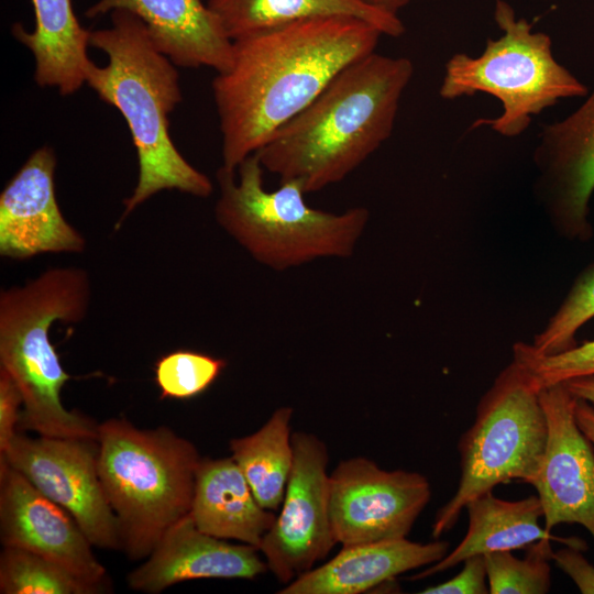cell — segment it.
I'll return each instance as SVG.
<instances>
[{"instance_id":"11","label":"cell","mask_w":594,"mask_h":594,"mask_svg":"<svg viewBox=\"0 0 594 594\" xmlns=\"http://www.w3.org/2000/svg\"><path fill=\"white\" fill-rule=\"evenodd\" d=\"M292 442L294 463L279 513L258 547L268 570L286 584L337 544L329 517L327 446L305 431L294 432Z\"/></svg>"},{"instance_id":"5","label":"cell","mask_w":594,"mask_h":594,"mask_svg":"<svg viewBox=\"0 0 594 594\" xmlns=\"http://www.w3.org/2000/svg\"><path fill=\"white\" fill-rule=\"evenodd\" d=\"M264 172L255 153L237 172H217L216 220L252 258L283 272L354 253L370 220L365 207L340 213L312 208L298 182H279L278 188L267 190Z\"/></svg>"},{"instance_id":"6","label":"cell","mask_w":594,"mask_h":594,"mask_svg":"<svg viewBox=\"0 0 594 594\" xmlns=\"http://www.w3.org/2000/svg\"><path fill=\"white\" fill-rule=\"evenodd\" d=\"M98 472L129 558H147L190 512L200 455L166 427L140 429L112 418L98 428Z\"/></svg>"},{"instance_id":"4","label":"cell","mask_w":594,"mask_h":594,"mask_svg":"<svg viewBox=\"0 0 594 594\" xmlns=\"http://www.w3.org/2000/svg\"><path fill=\"white\" fill-rule=\"evenodd\" d=\"M88 274L55 267L0 294V369L18 385L23 409L19 429L56 438L98 439L99 425L68 410L61 391L72 378L50 339L54 322L81 321L90 301Z\"/></svg>"},{"instance_id":"17","label":"cell","mask_w":594,"mask_h":594,"mask_svg":"<svg viewBox=\"0 0 594 594\" xmlns=\"http://www.w3.org/2000/svg\"><path fill=\"white\" fill-rule=\"evenodd\" d=\"M116 10L136 15L160 52L176 66L226 72L233 61V41L204 0H98L86 11L96 18Z\"/></svg>"},{"instance_id":"1","label":"cell","mask_w":594,"mask_h":594,"mask_svg":"<svg viewBox=\"0 0 594 594\" xmlns=\"http://www.w3.org/2000/svg\"><path fill=\"white\" fill-rule=\"evenodd\" d=\"M382 35L364 20L328 15L234 40L230 68L212 80L222 138L221 167L237 172L343 68L375 52Z\"/></svg>"},{"instance_id":"21","label":"cell","mask_w":594,"mask_h":594,"mask_svg":"<svg viewBox=\"0 0 594 594\" xmlns=\"http://www.w3.org/2000/svg\"><path fill=\"white\" fill-rule=\"evenodd\" d=\"M35 26L28 32L21 23L12 26L14 37L35 59L34 79L41 87H54L72 95L86 82L90 31L78 21L72 0H31Z\"/></svg>"},{"instance_id":"2","label":"cell","mask_w":594,"mask_h":594,"mask_svg":"<svg viewBox=\"0 0 594 594\" xmlns=\"http://www.w3.org/2000/svg\"><path fill=\"white\" fill-rule=\"evenodd\" d=\"M413 75L407 57L354 61L255 152L261 165L306 194L342 182L391 136Z\"/></svg>"},{"instance_id":"27","label":"cell","mask_w":594,"mask_h":594,"mask_svg":"<svg viewBox=\"0 0 594 594\" xmlns=\"http://www.w3.org/2000/svg\"><path fill=\"white\" fill-rule=\"evenodd\" d=\"M227 362L193 350H176L155 363V382L161 398L188 399L208 389Z\"/></svg>"},{"instance_id":"23","label":"cell","mask_w":594,"mask_h":594,"mask_svg":"<svg viewBox=\"0 0 594 594\" xmlns=\"http://www.w3.org/2000/svg\"><path fill=\"white\" fill-rule=\"evenodd\" d=\"M293 408H277L255 432L230 441L231 458L265 509L280 507L294 463Z\"/></svg>"},{"instance_id":"13","label":"cell","mask_w":594,"mask_h":594,"mask_svg":"<svg viewBox=\"0 0 594 594\" xmlns=\"http://www.w3.org/2000/svg\"><path fill=\"white\" fill-rule=\"evenodd\" d=\"M547 442L531 484L542 507L544 529L579 524L594 539V447L576 424V397L563 384L540 389Z\"/></svg>"},{"instance_id":"22","label":"cell","mask_w":594,"mask_h":594,"mask_svg":"<svg viewBox=\"0 0 594 594\" xmlns=\"http://www.w3.org/2000/svg\"><path fill=\"white\" fill-rule=\"evenodd\" d=\"M232 40L301 19L344 15L361 19L383 35L398 37L405 26L398 15L384 13L360 0H208Z\"/></svg>"},{"instance_id":"8","label":"cell","mask_w":594,"mask_h":594,"mask_svg":"<svg viewBox=\"0 0 594 594\" xmlns=\"http://www.w3.org/2000/svg\"><path fill=\"white\" fill-rule=\"evenodd\" d=\"M547 442L540 388L530 372L513 361L482 395L475 418L458 443L461 476L453 496L435 516L431 536L439 539L458 522L466 504L497 485H531Z\"/></svg>"},{"instance_id":"18","label":"cell","mask_w":594,"mask_h":594,"mask_svg":"<svg viewBox=\"0 0 594 594\" xmlns=\"http://www.w3.org/2000/svg\"><path fill=\"white\" fill-rule=\"evenodd\" d=\"M446 540L421 543L406 538L343 546L328 562L299 575L279 594H360L396 576L440 561Z\"/></svg>"},{"instance_id":"14","label":"cell","mask_w":594,"mask_h":594,"mask_svg":"<svg viewBox=\"0 0 594 594\" xmlns=\"http://www.w3.org/2000/svg\"><path fill=\"white\" fill-rule=\"evenodd\" d=\"M0 538L3 547L45 557L106 588L107 571L73 516L7 463H0Z\"/></svg>"},{"instance_id":"12","label":"cell","mask_w":594,"mask_h":594,"mask_svg":"<svg viewBox=\"0 0 594 594\" xmlns=\"http://www.w3.org/2000/svg\"><path fill=\"white\" fill-rule=\"evenodd\" d=\"M534 162L536 196L553 229L566 240L588 241L593 235L594 89L570 116L542 128Z\"/></svg>"},{"instance_id":"31","label":"cell","mask_w":594,"mask_h":594,"mask_svg":"<svg viewBox=\"0 0 594 594\" xmlns=\"http://www.w3.org/2000/svg\"><path fill=\"white\" fill-rule=\"evenodd\" d=\"M551 560L574 582L582 594H594V565L586 560L581 549L566 546L553 551Z\"/></svg>"},{"instance_id":"9","label":"cell","mask_w":594,"mask_h":594,"mask_svg":"<svg viewBox=\"0 0 594 594\" xmlns=\"http://www.w3.org/2000/svg\"><path fill=\"white\" fill-rule=\"evenodd\" d=\"M98 452V439L18 432L0 463L68 512L94 547L122 549L118 520L99 477Z\"/></svg>"},{"instance_id":"32","label":"cell","mask_w":594,"mask_h":594,"mask_svg":"<svg viewBox=\"0 0 594 594\" xmlns=\"http://www.w3.org/2000/svg\"><path fill=\"white\" fill-rule=\"evenodd\" d=\"M574 415L579 428L594 447V406L576 397Z\"/></svg>"},{"instance_id":"28","label":"cell","mask_w":594,"mask_h":594,"mask_svg":"<svg viewBox=\"0 0 594 594\" xmlns=\"http://www.w3.org/2000/svg\"><path fill=\"white\" fill-rule=\"evenodd\" d=\"M513 359L522 364L541 389L569 380L594 375V339L550 355H537L526 342H516Z\"/></svg>"},{"instance_id":"26","label":"cell","mask_w":594,"mask_h":594,"mask_svg":"<svg viewBox=\"0 0 594 594\" xmlns=\"http://www.w3.org/2000/svg\"><path fill=\"white\" fill-rule=\"evenodd\" d=\"M592 318L594 262L579 273L562 302L528 346L537 355L565 351L576 344V332Z\"/></svg>"},{"instance_id":"16","label":"cell","mask_w":594,"mask_h":594,"mask_svg":"<svg viewBox=\"0 0 594 594\" xmlns=\"http://www.w3.org/2000/svg\"><path fill=\"white\" fill-rule=\"evenodd\" d=\"M251 544H232L199 530L189 514L173 524L146 561L129 573L128 585L156 594L199 579H255L268 568Z\"/></svg>"},{"instance_id":"29","label":"cell","mask_w":594,"mask_h":594,"mask_svg":"<svg viewBox=\"0 0 594 594\" xmlns=\"http://www.w3.org/2000/svg\"><path fill=\"white\" fill-rule=\"evenodd\" d=\"M462 570L453 578L424 588L422 594H487L490 593L485 558L477 554L465 559Z\"/></svg>"},{"instance_id":"7","label":"cell","mask_w":594,"mask_h":594,"mask_svg":"<svg viewBox=\"0 0 594 594\" xmlns=\"http://www.w3.org/2000/svg\"><path fill=\"white\" fill-rule=\"evenodd\" d=\"M494 18L503 35L488 38L479 56H451L439 96L446 100L477 92L495 97L502 103L501 116L479 119L472 128L487 125L502 136L515 138L529 128L534 116L560 99L586 96L587 88L556 61L550 36L532 32V25L516 19L507 2L496 0Z\"/></svg>"},{"instance_id":"34","label":"cell","mask_w":594,"mask_h":594,"mask_svg":"<svg viewBox=\"0 0 594 594\" xmlns=\"http://www.w3.org/2000/svg\"><path fill=\"white\" fill-rule=\"evenodd\" d=\"M366 6L384 13L397 15L398 12L408 6L413 0H360Z\"/></svg>"},{"instance_id":"20","label":"cell","mask_w":594,"mask_h":594,"mask_svg":"<svg viewBox=\"0 0 594 594\" xmlns=\"http://www.w3.org/2000/svg\"><path fill=\"white\" fill-rule=\"evenodd\" d=\"M189 516L208 535L257 549L276 518L274 512L258 504L231 457L201 458Z\"/></svg>"},{"instance_id":"15","label":"cell","mask_w":594,"mask_h":594,"mask_svg":"<svg viewBox=\"0 0 594 594\" xmlns=\"http://www.w3.org/2000/svg\"><path fill=\"white\" fill-rule=\"evenodd\" d=\"M56 156L34 151L0 195V255L25 260L44 253H81L84 237L64 218L55 196Z\"/></svg>"},{"instance_id":"30","label":"cell","mask_w":594,"mask_h":594,"mask_svg":"<svg viewBox=\"0 0 594 594\" xmlns=\"http://www.w3.org/2000/svg\"><path fill=\"white\" fill-rule=\"evenodd\" d=\"M23 405L22 394L12 377L0 369V455L9 449L16 436Z\"/></svg>"},{"instance_id":"19","label":"cell","mask_w":594,"mask_h":594,"mask_svg":"<svg viewBox=\"0 0 594 594\" xmlns=\"http://www.w3.org/2000/svg\"><path fill=\"white\" fill-rule=\"evenodd\" d=\"M469 527L460 543L440 561L409 578L418 581L444 572L465 559L494 551L526 549L539 540H556L581 549L585 542L578 539L559 538L540 526L542 507L537 495L522 499L507 501L496 497L493 491L471 499L465 508Z\"/></svg>"},{"instance_id":"24","label":"cell","mask_w":594,"mask_h":594,"mask_svg":"<svg viewBox=\"0 0 594 594\" xmlns=\"http://www.w3.org/2000/svg\"><path fill=\"white\" fill-rule=\"evenodd\" d=\"M90 584L61 564L34 552L3 547L0 556L2 594H97Z\"/></svg>"},{"instance_id":"3","label":"cell","mask_w":594,"mask_h":594,"mask_svg":"<svg viewBox=\"0 0 594 594\" xmlns=\"http://www.w3.org/2000/svg\"><path fill=\"white\" fill-rule=\"evenodd\" d=\"M110 16L109 28L90 31L89 36V46L106 53L108 64L99 67L92 63L86 84L120 111L138 154V184L123 200L118 229L158 191L176 189L206 198L213 185L184 158L168 132V114L182 101L176 65L157 50L140 18L125 10Z\"/></svg>"},{"instance_id":"33","label":"cell","mask_w":594,"mask_h":594,"mask_svg":"<svg viewBox=\"0 0 594 594\" xmlns=\"http://www.w3.org/2000/svg\"><path fill=\"white\" fill-rule=\"evenodd\" d=\"M561 384L575 397L594 405V375L572 378Z\"/></svg>"},{"instance_id":"10","label":"cell","mask_w":594,"mask_h":594,"mask_svg":"<svg viewBox=\"0 0 594 594\" xmlns=\"http://www.w3.org/2000/svg\"><path fill=\"white\" fill-rule=\"evenodd\" d=\"M431 499L418 472L387 471L364 457L341 461L329 474V517L337 543L406 538Z\"/></svg>"},{"instance_id":"25","label":"cell","mask_w":594,"mask_h":594,"mask_svg":"<svg viewBox=\"0 0 594 594\" xmlns=\"http://www.w3.org/2000/svg\"><path fill=\"white\" fill-rule=\"evenodd\" d=\"M551 540L534 542L519 559L510 551L484 554L491 594H546L551 587Z\"/></svg>"}]
</instances>
